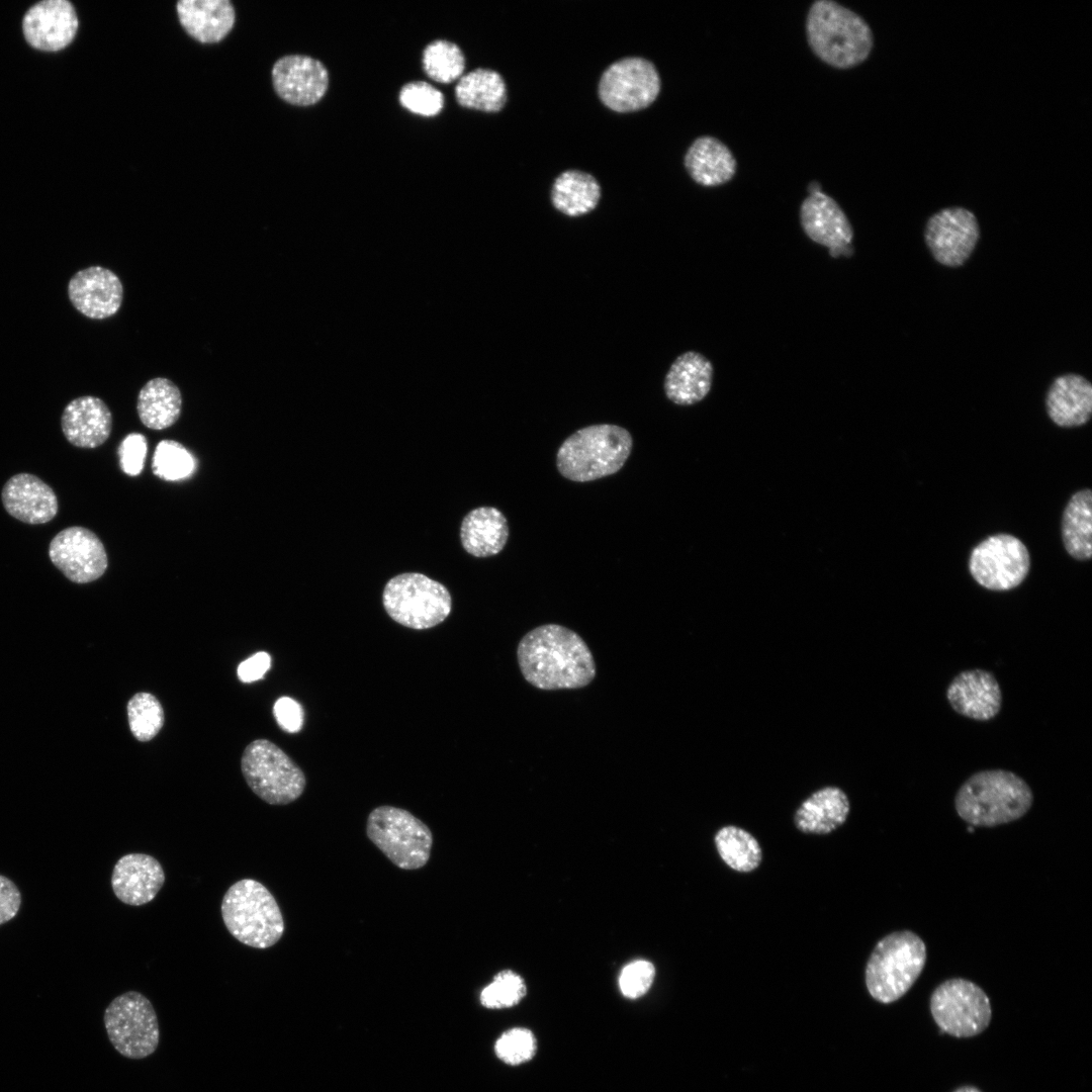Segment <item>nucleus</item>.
<instances>
[{
    "mask_svg": "<svg viewBox=\"0 0 1092 1092\" xmlns=\"http://www.w3.org/2000/svg\"><path fill=\"white\" fill-rule=\"evenodd\" d=\"M221 917L229 932L254 948H268L284 933L281 910L271 892L260 882L243 879L223 895Z\"/></svg>",
    "mask_w": 1092,
    "mask_h": 1092,
    "instance_id": "nucleus-6",
    "label": "nucleus"
},
{
    "mask_svg": "<svg viewBox=\"0 0 1092 1092\" xmlns=\"http://www.w3.org/2000/svg\"><path fill=\"white\" fill-rule=\"evenodd\" d=\"M153 472L167 481H177L190 477L196 468L194 456L179 442L162 440L158 443L153 457Z\"/></svg>",
    "mask_w": 1092,
    "mask_h": 1092,
    "instance_id": "nucleus-37",
    "label": "nucleus"
},
{
    "mask_svg": "<svg viewBox=\"0 0 1092 1092\" xmlns=\"http://www.w3.org/2000/svg\"><path fill=\"white\" fill-rule=\"evenodd\" d=\"M273 86L286 102L293 105H311L326 93L329 75L317 60L301 55L280 58L272 68Z\"/></svg>",
    "mask_w": 1092,
    "mask_h": 1092,
    "instance_id": "nucleus-20",
    "label": "nucleus"
},
{
    "mask_svg": "<svg viewBox=\"0 0 1092 1092\" xmlns=\"http://www.w3.org/2000/svg\"><path fill=\"white\" fill-rule=\"evenodd\" d=\"M49 556L52 563L75 583L100 578L108 566L102 541L82 526L68 527L56 534L49 545Z\"/></svg>",
    "mask_w": 1092,
    "mask_h": 1092,
    "instance_id": "nucleus-14",
    "label": "nucleus"
},
{
    "mask_svg": "<svg viewBox=\"0 0 1092 1092\" xmlns=\"http://www.w3.org/2000/svg\"><path fill=\"white\" fill-rule=\"evenodd\" d=\"M510 535L505 515L493 507L471 510L462 520L460 539L464 550L478 558L498 554L505 548Z\"/></svg>",
    "mask_w": 1092,
    "mask_h": 1092,
    "instance_id": "nucleus-28",
    "label": "nucleus"
},
{
    "mask_svg": "<svg viewBox=\"0 0 1092 1092\" xmlns=\"http://www.w3.org/2000/svg\"><path fill=\"white\" fill-rule=\"evenodd\" d=\"M930 1012L938 1027L954 1037H971L984 1031L992 1017L985 991L967 979L940 983L930 997Z\"/></svg>",
    "mask_w": 1092,
    "mask_h": 1092,
    "instance_id": "nucleus-11",
    "label": "nucleus"
},
{
    "mask_svg": "<svg viewBox=\"0 0 1092 1092\" xmlns=\"http://www.w3.org/2000/svg\"><path fill=\"white\" fill-rule=\"evenodd\" d=\"M714 840L720 857L731 869L748 873L759 866L761 848L748 831L733 825L724 826L718 830Z\"/></svg>",
    "mask_w": 1092,
    "mask_h": 1092,
    "instance_id": "nucleus-34",
    "label": "nucleus"
},
{
    "mask_svg": "<svg viewBox=\"0 0 1092 1092\" xmlns=\"http://www.w3.org/2000/svg\"><path fill=\"white\" fill-rule=\"evenodd\" d=\"M79 27L77 12L67 0H44L31 6L22 19L26 41L34 49L57 52L68 47Z\"/></svg>",
    "mask_w": 1092,
    "mask_h": 1092,
    "instance_id": "nucleus-16",
    "label": "nucleus"
},
{
    "mask_svg": "<svg viewBox=\"0 0 1092 1092\" xmlns=\"http://www.w3.org/2000/svg\"><path fill=\"white\" fill-rule=\"evenodd\" d=\"M68 295L82 314L93 320H104L119 310L123 287L111 270L91 266L73 275L68 284Z\"/></svg>",
    "mask_w": 1092,
    "mask_h": 1092,
    "instance_id": "nucleus-19",
    "label": "nucleus"
},
{
    "mask_svg": "<svg viewBox=\"0 0 1092 1092\" xmlns=\"http://www.w3.org/2000/svg\"><path fill=\"white\" fill-rule=\"evenodd\" d=\"M241 770L249 788L270 805L295 801L306 785L301 768L267 739H257L247 745L241 758Z\"/></svg>",
    "mask_w": 1092,
    "mask_h": 1092,
    "instance_id": "nucleus-8",
    "label": "nucleus"
},
{
    "mask_svg": "<svg viewBox=\"0 0 1092 1092\" xmlns=\"http://www.w3.org/2000/svg\"><path fill=\"white\" fill-rule=\"evenodd\" d=\"M274 717L280 728L288 733L298 732L303 724L301 706L289 697L279 698L273 708Z\"/></svg>",
    "mask_w": 1092,
    "mask_h": 1092,
    "instance_id": "nucleus-43",
    "label": "nucleus"
},
{
    "mask_svg": "<svg viewBox=\"0 0 1092 1092\" xmlns=\"http://www.w3.org/2000/svg\"><path fill=\"white\" fill-rule=\"evenodd\" d=\"M147 451L148 442L143 434L125 436L117 451L121 470L129 476L139 475L144 468Z\"/></svg>",
    "mask_w": 1092,
    "mask_h": 1092,
    "instance_id": "nucleus-42",
    "label": "nucleus"
},
{
    "mask_svg": "<svg viewBox=\"0 0 1092 1092\" xmlns=\"http://www.w3.org/2000/svg\"><path fill=\"white\" fill-rule=\"evenodd\" d=\"M103 1021L111 1044L121 1056L140 1060L157 1050L158 1016L142 993L128 991L115 997L106 1007Z\"/></svg>",
    "mask_w": 1092,
    "mask_h": 1092,
    "instance_id": "nucleus-10",
    "label": "nucleus"
},
{
    "mask_svg": "<svg viewBox=\"0 0 1092 1092\" xmlns=\"http://www.w3.org/2000/svg\"><path fill=\"white\" fill-rule=\"evenodd\" d=\"M660 90V78L653 64L642 58H625L612 64L602 75L599 94L614 111H636L650 105Z\"/></svg>",
    "mask_w": 1092,
    "mask_h": 1092,
    "instance_id": "nucleus-13",
    "label": "nucleus"
},
{
    "mask_svg": "<svg viewBox=\"0 0 1092 1092\" xmlns=\"http://www.w3.org/2000/svg\"><path fill=\"white\" fill-rule=\"evenodd\" d=\"M849 811L850 803L844 791L827 786L802 802L795 812L794 823L804 833L827 834L845 822Z\"/></svg>",
    "mask_w": 1092,
    "mask_h": 1092,
    "instance_id": "nucleus-29",
    "label": "nucleus"
},
{
    "mask_svg": "<svg viewBox=\"0 0 1092 1092\" xmlns=\"http://www.w3.org/2000/svg\"><path fill=\"white\" fill-rule=\"evenodd\" d=\"M1030 567L1025 545L1009 534L988 537L972 551L969 569L973 578L990 590H1009L1018 586Z\"/></svg>",
    "mask_w": 1092,
    "mask_h": 1092,
    "instance_id": "nucleus-12",
    "label": "nucleus"
},
{
    "mask_svg": "<svg viewBox=\"0 0 1092 1092\" xmlns=\"http://www.w3.org/2000/svg\"><path fill=\"white\" fill-rule=\"evenodd\" d=\"M654 976L655 969L650 962L640 960L630 963L621 972L620 990L624 996L636 999L648 991Z\"/></svg>",
    "mask_w": 1092,
    "mask_h": 1092,
    "instance_id": "nucleus-41",
    "label": "nucleus"
},
{
    "mask_svg": "<svg viewBox=\"0 0 1092 1092\" xmlns=\"http://www.w3.org/2000/svg\"><path fill=\"white\" fill-rule=\"evenodd\" d=\"M495 1055L508 1065L516 1066L533 1058L536 1039L527 1028L515 1027L504 1032L495 1041Z\"/></svg>",
    "mask_w": 1092,
    "mask_h": 1092,
    "instance_id": "nucleus-39",
    "label": "nucleus"
},
{
    "mask_svg": "<svg viewBox=\"0 0 1092 1092\" xmlns=\"http://www.w3.org/2000/svg\"><path fill=\"white\" fill-rule=\"evenodd\" d=\"M271 665V657L267 652H257L240 663L238 676L243 682H252L264 676Z\"/></svg>",
    "mask_w": 1092,
    "mask_h": 1092,
    "instance_id": "nucleus-45",
    "label": "nucleus"
},
{
    "mask_svg": "<svg viewBox=\"0 0 1092 1092\" xmlns=\"http://www.w3.org/2000/svg\"><path fill=\"white\" fill-rule=\"evenodd\" d=\"M129 729L135 739L150 741L164 725V710L159 700L150 693L141 692L127 703Z\"/></svg>",
    "mask_w": 1092,
    "mask_h": 1092,
    "instance_id": "nucleus-36",
    "label": "nucleus"
},
{
    "mask_svg": "<svg viewBox=\"0 0 1092 1092\" xmlns=\"http://www.w3.org/2000/svg\"><path fill=\"white\" fill-rule=\"evenodd\" d=\"M1051 420L1060 427L1086 424L1092 413V385L1084 376L1068 373L1057 377L1045 397Z\"/></svg>",
    "mask_w": 1092,
    "mask_h": 1092,
    "instance_id": "nucleus-25",
    "label": "nucleus"
},
{
    "mask_svg": "<svg viewBox=\"0 0 1092 1092\" xmlns=\"http://www.w3.org/2000/svg\"><path fill=\"white\" fill-rule=\"evenodd\" d=\"M455 95L460 105L487 112L500 110L507 101L502 76L488 69H475L463 75L455 87Z\"/></svg>",
    "mask_w": 1092,
    "mask_h": 1092,
    "instance_id": "nucleus-33",
    "label": "nucleus"
},
{
    "mask_svg": "<svg viewBox=\"0 0 1092 1092\" xmlns=\"http://www.w3.org/2000/svg\"><path fill=\"white\" fill-rule=\"evenodd\" d=\"M806 35L815 56L838 69L864 62L874 47L873 31L867 21L833 0H816L811 4Z\"/></svg>",
    "mask_w": 1092,
    "mask_h": 1092,
    "instance_id": "nucleus-3",
    "label": "nucleus"
},
{
    "mask_svg": "<svg viewBox=\"0 0 1092 1092\" xmlns=\"http://www.w3.org/2000/svg\"><path fill=\"white\" fill-rule=\"evenodd\" d=\"M684 162L692 179L706 187L730 181L737 169L730 149L712 135L697 138L688 149Z\"/></svg>",
    "mask_w": 1092,
    "mask_h": 1092,
    "instance_id": "nucleus-27",
    "label": "nucleus"
},
{
    "mask_svg": "<svg viewBox=\"0 0 1092 1092\" xmlns=\"http://www.w3.org/2000/svg\"><path fill=\"white\" fill-rule=\"evenodd\" d=\"M525 995L526 985L523 979L506 970L496 974L493 981L482 989L480 1002L489 1009H503L518 1004Z\"/></svg>",
    "mask_w": 1092,
    "mask_h": 1092,
    "instance_id": "nucleus-38",
    "label": "nucleus"
},
{
    "mask_svg": "<svg viewBox=\"0 0 1092 1092\" xmlns=\"http://www.w3.org/2000/svg\"><path fill=\"white\" fill-rule=\"evenodd\" d=\"M946 700L961 716L976 721L995 718L1002 708V691L995 675L973 668L958 673L946 689Z\"/></svg>",
    "mask_w": 1092,
    "mask_h": 1092,
    "instance_id": "nucleus-17",
    "label": "nucleus"
},
{
    "mask_svg": "<svg viewBox=\"0 0 1092 1092\" xmlns=\"http://www.w3.org/2000/svg\"><path fill=\"white\" fill-rule=\"evenodd\" d=\"M601 197V188L589 174L569 170L561 173L551 190L553 206L561 213L576 217L594 210Z\"/></svg>",
    "mask_w": 1092,
    "mask_h": 1092,
    "instance_id": "nucleus-31",
    "label": "nucleus"
},
{
    "mask_svg": "<svg viewBox=\"0 0 1092 1092\" xmlns=\"http://www.w3.org/2000/svg\"><path fill=\"white\" fill-rule=\"evenodd\" d=\"M382 604L393 621L416 630L437 626L452 609L451 595L445 585L418 572L390 578L383 588Z\"/></svg>",
    "mask_w": 1092,
    "mask_h": 1092,
    "instance_id": "nucleus-7",
    "label": "nucleus"
},
{
    "mask_svg": "<svg viewBox=\"0 0 1092 1092\" xmlns=\"http://www.w3.org/2000/svg\"><path fill=\"white\" fill-rule=\"evenodd\" d=\"M1029 785L1011 770L983 769L971 775L954 796V809L972 826L994 827L1023 817L1033 804Z\"/></svg>",
    "mask_w": 1092,
    "mask_h": 1092,
    "instance_id": "nucleus-2",
    "label": "nucleus"
},
{
    "mask_svg": "<svg viewBox=\"0 0 1092 1092\" xmlns=\"http://www.w3.org/2000/svg\"><path fill=\"white\" fill-rule=\"evenodd\" d=\"M62 432L75 447L94 449L102 445L112 430V415L99 397L84 395L70 401L61 418Z\"/></svg>",
    "mask_w": 1092,
    "mask_h": 1092,
    "instance_id": "nucleus-23",
    "label": "nucleus"
},
{
    "mask_svg": "<svg viewBox=\"0 0 1092 1092\" xmlns=\"http://www.w3.org/2000/svg\"><path fill=\"white\" fill-rule=\"evenodd\" d=\"M427 75L440 83H451L462 77L465 60L461 50L448 40H434L423 53Z\"/></svg>",
    "mask_w": 1092,
    "mask_h": 1092,
    "instance_id": "nucleus-35",
    "label": "nucleus"
},
{
    "mask_svg": "<svg viewBox=\"0 0 1092 1092\" xmlns=\"http://www.w3.org/2000/svg\"><path fill=\"white\" fill-rule=\"evenodd\" d=\"M926 959V945L915 932L887 934L877 942L866 966L870 995L885 1004L900 999L921 975Z\"/></svg>",
    "mask_w": 1092,
    "mask_h": 1092,
    "instance_id": "nucleus-5",
    "label": "nucleus"
},
{
    "mask_svg": "<svg viewBox=\"0 0 1092 1092\" xmlns=\"http://www.w3.org/2000/svg\"><path fill=\"white\" fill-rule=\"evenodd\" d=\"M953 1092H981L978 1088L973 1086H963L954 1090Z\"/></svg>",
    "mask_w": 1092,
    "mask_h": 1092,
    "instance_id": "nucleus-46",
    "label": "nucleus"
},
{
    "mask_svg": "<svg viewBox=\"0 0 1092 1092\" xmlns=\"http://www.w3.org/2000/svg\"><path fill=\"white\" fill-rule=\"evenodd\" d=\"M21 906V893L7 877L0 875V925L13 919Z\"/></svg>",
    "mask_w": 1092,
    "mask_h": 1092,
    "instance_id": "nucleus-44",
    "label": "nucleus"
},
{
    "mask_svg": "<svg viewBox=\"0 0 1092 1092\" xmlns=\"http://www.w3.org/2000/svg\"><path fill=\"white\" fill-rule=\"evenodd\" d=\"M1 499L5 511L29 525L52 521L58 514V497L54 489L36 475L18 473L4 484Z\"/></svg>",
    "mask_w": 1092,
    "mask_h": 1092,
    "instance_id": "nucleus-21",
    "label": "nucleus"
},
{
    "mask_svg": "<svg viewBox=\"0 0 1092 1092\" xmlns=\"http://www.w3.org/2000/svg\"><path fill=\"white\" fill-rule=\"evenodd\" d=\"M713 374V364L706 356L687 351L675 358L664 376L665 396L678 405L700 402L712 388Z\"/></svg>",
    "mask_w": 1092,
    "mask_h": 1092,
    "instance_id": "nucleus-24",
    "label": "nucleus"
},
{
    "mask_svg": "<svg viewBox=\"0 0 1092 1092\" xmlns=\"http://www.w3.org/2000/svg\"><path fill=\"white\" fill-rule=\"evenodd\" d=\"M165 882L157 858L146 853H128L114 864L111 887L116 898L130 906L145 905L157 896Z\"/></svg>",
    "mask_w": 1092,
    "mask_h": 1092,
    "instance_id": "nucleus-22",
    "label": "nucleus"
},
{
    "mask_svg": "<svg viewBox=\"0 0 1092 1092\" xmlns=\"http://www.w3.org/2000/svg\"><path fill=\"white\" fill-rule=\"evenodd\" d=\"M924 239L938 263L959 267L975 250L980 239V228L971 210L952 206L938 210L928 218Z\"/></svg>",
    "mask_w": 1092,
    "mask_h": 1092,
    "instance_id": "nucleus-15",
    "label": "nucleus"
},
{
    "mask_svg": "<svg viewBox=\"0 0 1092 1092\" xmlns=\"http://www.w3.org/2000/svg\"><path fill=\"white\" fill-rule=\"evenodd\" d=\"M517 660L526 681L542 691L581 689L597 674L585 641L559 624L540 625L526 633L518 643Z\"/></svg>",
    "mask_w": 1092,
    "mask_h": 1092,
    "instance_id": "nucleus-1",
    "label": "nucleus"
},
{
    "mask_svg": "<svg viewBox=\"0 0 1092 1092\" xmlns=\"http://www.w3.org/2000/svg\"><path fill=\"white\" fill-rule=\"evenodd\" d=\"M800 222L805 235L814 243L836 252L847 253L853 239L852 225L839 206L822 191L809 194L800 206Z\"/></svg>",
    "mask_w": 1092,
    "mask_h": 1092,
    "instance_id": "nucleus-18",
    "label": "nucleus"
},
{
    "mask_svg": "<svg viewBox=\"0 0 1092 1092\" xmlns=\"http://www.w3.org/2000/svg\"><path fill=\"white\" fill-rule=\"evenodd\" d=\"M181 410L180 389L170 379L153 378L139 392L138 415L149 429L164 430L173 426L180 418Z\"/></svg>",
    "mask_w": 1092,
    "mask_h": 1092,
    "instance_id": "nucleus-30",
    "label": "nucleus"
},
{
    "mask_svg": "<svg viewBox=\"0 0 1092 1092\" xmlns=\"http://www.w3.org/2000/svg\"><path fill=\"white\" fill-rule=\"evenodd\" d=\"M369 839L396 867L417 870L430 857L433 836L429 827L408 811L381 806L368 816Z\"/></svg>",
    "mask_w": 1092,
    "mask_h": 1092,
    "instance_id": "nucleus-9",
    "label": "nucleus"
},
{
    "mask_svg": "<svg viewBox=\"0 0 1092 1092\" xmlns=\"http://www.w3.org/2000/svg\"><path fill=\"white\" fill-rule=\"evenodd\" d=\"M176 9L186 32L202 43L220 41L236 21L235 8L229 0H181Z\"/></svg>",
    "mask_w": 1092,
    "mask_h": 1092,
    "instance_id": "nucleus-26",
    "label": "nucleus"
},
{
    "mask_svg": "<svg viewBox=\"0 0 1092 1092\" xmlns=\"http://www.w3.org/2000/svg\"><path fill=\"white\" fill-rule=\"evenodd\" d=\"M632 447L633 438L627 429L614 424L590 425L562 442L556 453V467L568 480L594 481L617 473Z\"/></svg>",
    "mask_w": 1092,
    "mask_h": 1092,
    "instance_id": "nucleus-4",
    "label": "nucleus"
},
{
    "mask_svg": "<svg viewBox=\"0 0 1092 1092\" xmlns=\"http://www.w3.org/2000/svg\"><path fill=\"white\" fill-rule=\"evenodd\" d=\"M399 101L410 111L424 116L436 115L444 106L443 94L423 81L404 85L399 93Z\"/></svg>",
    "mask_w": 1092,
    "mask_h": 1092,
    "instance_id": "nucleus-40",
    "label": "nucleus"
},
{
    "mask_svg": "<svg viewBox=\"0 0 1092 1092\" xmlns=\"http://www.w3.org/2000/svg\"><path fill=\"white\" fill-rule=\"evenodd\" d=\"M1062 537L1067 552L1080 561L1092 555V492L1082 489L1072 495L1062 518Z\"/></svg>",
    "mask_w": 1092,
    "mask_h": 1092,
    "instance_id": "nucleus-32",
    "label": "nucleus"
}]
</instances>
